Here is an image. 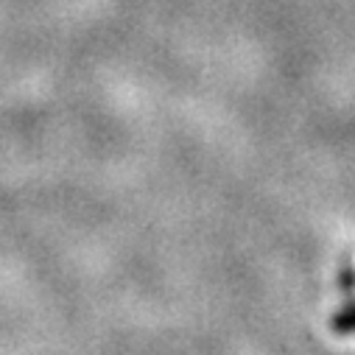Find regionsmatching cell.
I'll use <instances>...</instances> for the list:
<instances>
[]
</instances>
